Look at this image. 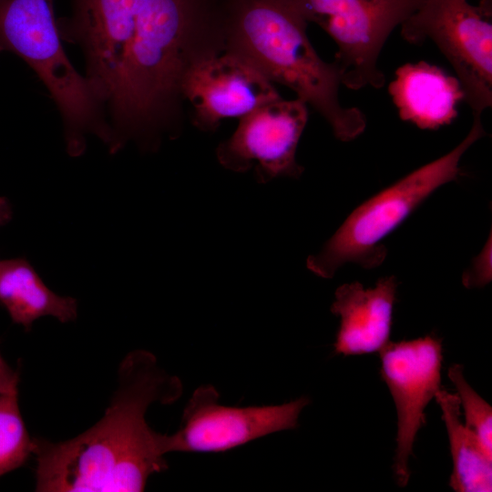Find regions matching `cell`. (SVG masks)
Returning a JSON list of instances; mask_svg holds the SVG:
<instances>
[{"label":"cell","instance_id":"2e32d148","mask_svg":"<svg viewBox=\"0 0 492 492\" xmlns=\"http://www.w3.org/2000/svg\"><path fill=\"white\" fill-rule=\"evenodd\" d=\"M31 437L18 404V394H0V477L19 468L33 455Z\"/></svg>","mask_w":492,"mask_h":492},{"label":"cell","instance_id":"44dd1931","mask_svg":"<svg viewBox=\"0 0 492 492\" xmlns=\"http://www.w3.org/2000/svg\"><path fill=\"white\" fill-rule=\"evenodd\" d=\"M0 50H1V47H0Z\"/></svg>","mask_w":492,"mask_h":492},{"label":"cell","instance_id":"7c38bea8","mask_svg":"<svg viewBox=\"0 0 492 492\" xmlns=\"http://www.w3.org/2000/svg\"><path fill=\"white\" fill-rule=\"evenodd\" d=\"M397 285L395 276H387L373 288L354 282L336 289L331 306V312L340 317L333 344L336 354L379 352L390 342Z\"/></svg>","mask_w":492,"mask_h":492},{"label":"cell","instance_id":"7402d4cb","mask_svg":"<svg viewBox=\"0 0 492 492\" xmlns=\"http://www.w3.org/2000/svg\"><path fill=\"white\" fill-rule=\"evenodd\" d=\"M1 261V260H0Z\"/></svg>","mask_w":492,"mask_h":492},{"label":"cell","instance_id":"6da1fadb","mask_svg":"<svg viewBox=\"0 0 492 492\" xmlns=\"http://www.w3.org/2000/svg\"><path fill=\"white\" fill-rule=\"evenodd\" d=\"M58 26L83 50L111 153L152 151L180 133L190 74L225 52V0H72Z\"/></svg>","mask_w":492,"mask_h":492},{"label":"cell","instance_id":"277c9868","mask_svg":"<svg viewBox=\"0 0 492 492\" xmlns=\"http://www.w3.org/2000/svg\"><path fill=\"white\" fill-rule=\"evenodd\" d=\"M54 14V0H0V47L22 57L36 73L63 118L67 150L86 149L94 134L108 147L112 133L87 78L67 58Z\"/></svg>","mask_w":492,"mask_h":492},{"label":"cell","instance_id":"9c48e42d","mask_svg":"<svg viewBox=\"0 0 492 492\" xmlns=\"http://www.w3.org/2000/svg\"><path fill=\"white\" fill-rule=\"evenodd\" d=\"M379 353L380 374L397 414L395 478L404 487L410 478L409 460L417 433L425 423V409L441 389L442 340L428 334L389 342Z\"/></svg>","mask_w":492,"mask_h":492},{"label":"cell","instance_id":"8992f818","mask_svg":"<svg viewBox=\"0 0 492 492\" xmlns=\"http://www.w3.org/2000/svg\"><path fill=\"white\" fill-rule=\"evenodd\" d=\"M409 43L432 40L456 73L464 99L473 115L492 105L491 3L473 5L466 0H424L401 25Z\"/></svg>","mask_w":492,"mask_h":492},{"label":"cell","instance_id":"3957f363","mask_svg":"<svg viewBox=\"0 0 492 492\" xmlns=\"http://www.w3.org/2000/svg\"><path fill=\"white\" fill-rule=\"evenodd\" d=\"M307 21L292 0H225V52L251 65L272 84L291 88L349 142L366 128L364 113L343 107L337 65L312 46Z\"/></svg>","mask_w":492,"mask_h":492},{"label":"cell","instance_id":"5bb4252c","mask_svg":"<svg viewBox=\"0 0 492 492\" xmlns=\"http://www.w3.org/2000/svg\"><path fill=\"white\" fill-rule=\"evenodd\" d=\"M0 306L26 331L44 316L61 323L75 321L78 307L75 298L50 290L24 257L0 261Z\"/></svg>","mask_w":492,"mask_h":492},{"label":"cell","instance_id":"ba28073f","mask_svg":"<svg viewBox=\"0 0 492 492\" xmlns=\"http://www.w3.org/2000/svg\"><path fill=\"white\" fill-rule=\"evenodd\" d=\"M310 399L272 405L229 406L211 384L199 386L187 402L178 430L168 435L169 452L220 453L265 436L295 429Z\"/></svg>","mask_w":492,"mask_h":492},{"label":"cell","instance_id":"5b68a950","mask_svg":"<svg viewBox=\"0 0 492 492\" xmlns=\"http://www.w3.org/2000/svg\"><path fill=\"white\" fill-rule=\"evenodd\" d=\"M486 135L481 115H473L465 138L446 155L429 162L359 205L321 251L308 257L307 268L322 278H333L346 263L364 269L381 265L387 249L382 241L400 226L435 190L457 180L465 152Z\"/></svg>","mask_w":492,"mask_h":492},{"label":"cell","instance_id":"ac0fdd59","mask_svg":"<svg viewBox=\"0 0 492 492\" xmlns=\"http://www.w3.org/2000/svg\"><path fill=\"white\" fill-rule=\"evenodd\" d=\"M491 281V236L482 251L473 260L463 274V283L467 288H480Z\"/></svg>","mask_w":492,"mask_h":492},{"label":"cell","instance_id":"d6986e66","mask_svg":"<svg viewBox=\"0 0 492 492\" xmlns=\"http://www.w3.org/2000/svg\"><path fill=\"white\" fill-rule=\"evenodd\" d=\"M19 373L10 367L0 353V394H18Z\"/></svg>","mask_w":492,"mask_h":492},{"label":"cell","instance_id":"30bf717a","mask_svg":"<svg viewBox=\"0 0 492 492\" xmlns=\"http://www.w3.org/2000/svg\"><path fill=\"white\" fill-rule=\"evenodd\" d=\"M307 121L308 105L299 97L262 105L240 118L234 133L218 146L217 159L233 172L254 167L261 183L278 177L298 179L303 168L296 161V150Z\"/></svg>","mask_w":492,"mask_h":492},{"label":"cell","instance_id":"ffe728a7","mask_svg":"<svg viewBox=\"0 0 492 492\" xmlns=\"http://www.w3.org/2000/svg\"><path fill=\"white\" fill-rule=\"evenodd\" d=\"M13 216L12 206L9 200L4 197H0V227L7 224Z\"/></svg>","mask_w":492,"mask_h":492},{"label":"cell","instance_id":"7a4b0ae2","mask_svg":"<svg viewBox=\"0 0 492 492\" xmlns=\"http://www.w3.org/2000/svg\"><path fill=\"white\" fill-rule=\"evenodd\" d=\"M180 379L156 356L133 350L122 360L118 387L103 416L80 435L61 442L34 437L38 492H139L168 468V435L153 430L146 413L182 395Z\"/></svg>","mask_w":492,"mask_h":492},{"label":"cell","instance_id":"8fae6325","mask_svg":"<svg viewBox=\"0 0 492 492\" xmlns=\"http://www.w3.org/2000/svg\"><path fill=\"white\" fill-rule=\"evenodd\" d=\"M183 94L199 129L215 131L221 120L241 118L282 97L273 84L240 57L223 53L188 77Z\"/></svg>","mask_w":492,"mask_h":492},{"label":"cell","instance_id":"9a60e30c","mask_svg":"<svg viewBox=\"0 0 492 492\" xmlns=\"http://www.w3.org/2000/svg\"><path fill=\"white\" fill-rule=\"evenodd\" d=\"M442 411L452 457L450 487L456 492H490L492 456L477 436L461 421L456 394L440 389L435 396Z\"/></svg>","mask_w":492,"mask_h":492},{"label":"cell","instance_id":"52a82bcc","mask_svg":"<svg viewBox=\"0 0 492 492\" xmlns=\"http://www.w3.org/2000/svg\"><path fill=\"white\" fill-rule=\"evenodd\" d=\"M307 22L322 27L334 41L342 85L353 90L380 88L385 77L378 57L392 31L424 0H292Z\"/></svg>","mask_w":492,"mask_h":492},{"label":"cell","instance_id":"e0dca14e","mask_svg":"<svg viewBox=\"0 0 492 492\" xmlns=\"http://www.w3.org/2000/svg\"><path fill=\"white\" fill-rule=\"evenodd\" d=\"M463 372V366L455 364L449 366L447 376L456 390L466 426L477 436L486 452L492 456V407L471 387Z\"/></svg>","mask_w":492,"mask_h":492},{"label":"cell","instance_id":"4fadbf2b","mask_svg":"<svg viewBox=\"0 0 492 492\" xmlns=\"http://www.w3.org/2000/svg\"><path fill=\"white\" fill-rule=\"evenodd\" d=\"M389 93L400 118L422 129L451 123L457 116V103L464 99L457 78L425 61L400 67Z\"/></svg>","mask_w":492,"mask_h":492}]
</instances>
